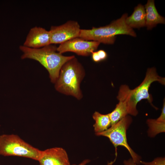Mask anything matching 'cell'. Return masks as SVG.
Returning <instances> with one entry per match:
<instances>
[{
  "instance_id": "obj_1",
  "label": "cell",
  "mask_w": 165,
  "mask_h": 165,
  "mask_svg": "<svg viewBox=\"0 0 165 165\" xmlns=\"http://www.w3.org/2000/svg\"><path fill=\"white\" fill-rule=\"evenodd\" d=\"M57 48L52 44L38 49L31 48L23 45L19 47L23 53L21 58L32 59L38 62L48 71L53 83L57 80L62 66L75 57L64 56L57 52Z\"/></svg>"
},
{
  "instance_id": "obj_2",
  "label": "cell",
  "mask_w": 165,
  "mask_h": 165,
  "mask_svg": "<svg viewBox=\"0 0 165 165\" xmlns=\"http://www.w3.org/2000/svg\"><path fill=\"white\" fill-rule=\"evenodd\" d=\"M85 75L82 65L75 57L61 68L59 77L55 83L56 90L64 94L81 99L82 94L80 85Z\"/></svg>"
},
{
  "instance_id": "obj_3",
  "label": "cell",
  "mask_w": 165,
  "mask_h": 165,
  "mask_svg": "<svg viewBox=\"0 0 165 165\" xmlns=\"http://www.w3.org/2000/svg\"><path fill=\"white\" fill-rule=\"evenodd\" d=\"M155 81H158L163 85L165 84V78L159 76L156 69L152 68L148 69L144 80L135 89L131 90L126 85L121 86L118 95L126 101L128 114L136 116L138 114L137 104L143 99H147L152 105V98L149 93V90L151 84Z\"/></svg>"
},
{
  "instance_id": "obj_4",
  "label": "cell",
  "mask_w": 165,
  "mask_h": 165,
  "mask_svg": "<svg viewBox=\"0 0 165 165\" xmlns=\"http://www.w3.org/2000/svg\"><path fill=\"white\" fill-rule=\"evenodd\" d=\"M127 14L113 21L110 24L99 28L93 27L90 29H81L79 37L88 41H97L105 44L114 43L116 35H127L136 37V35L132 28L126 23Z\"/></svg>"
},
{
  "instance_id": "obj_5",
  "label": "cell",
  "mask_w": 165,
  "mask_h": 165,
  "mask_svg": "<svg viewBox=\"0 0 165 165\" xmlns=\"http://www.w3.org/2000/svg\"><path fill=\"white\" fill-rule=\"evenodd\" d=\"M42 150L27 143L14 134L0 135V155L16 156L38 161Z\"/></svg>"
},
{
  "instance_id": "obj_6",
  "label": "cell",
  "mask_w": 165,
  "mask_h": 165,
  "mask_svg": "<svg viewBox=\"0 0 165 165\" xmlns=\"http://www.w3.org/2000/svg\"><path fill=\"white\" fill-rule=\"evenodd\" d=\"M132 121L131 117L127 116L106 130L95 133V134L97 136H103L109 138L115 148L116 158L115 161L117 156V147L121 146L125 147L128 150L132 159L138 165L140 164L141 157L130 147L127 143V130Z\"/></svg>"
},
{
  "instance_id": "obj_7",
  "label": "cell",
  "mask_w": 165,
  "mask_h": 165,
  "mask_svg": "<svg viewBox=\"0 0 165 165\" xmlns=\"http://www.w3.org/2000/svg\"><path fill=\"white\" fill-rule=\"evenodd\" d=\"M100 43L98 42L87 40L77 37L60 44L57 47V50L61 54L71 52L78 55L88 56L97 50Z\"/></svg>"
},
{
  "instance_id": "obj_8",
  "label": "cell",
  "mask_w": 165,
  "mask_h": 165,
  "mask_svg": "<svg viewBox=\"0 0 165 165\" xmlns=\"http://www.w3.org/2000/svg\"><path fill=\"white\" fill-rule=\"evenodd\" d=\"M81 30L78 23L74 20H69L59 26H52L49 31L51 44H60L79 37Z\"/></svg>"
},
{
  "instance_id": "obj_9",
  "label": "cell",
  "mask_w": 165,
  "mask_h": 165,
  "mask_svg": "<svg viewBox=\"0 0 165 165\" xmlns=\"http://www.w3.org/2000/svg\"><path fill=\"white\" fill-rule=\"evenodd\" d=\"M38 161L39 165H71L66 151L59 147L42 151Z\"/></svg>"
},
{
  "instance_id": "obj_10",
  "label": "cell",
  "mask_w": 165,
  "mask_h": 165,
  "mask_svg": "<svg viewBox=\"0 0 165 165\" xmlns=\"http://www.w3.org/2000/svg\"><path fill=\"white\" fill-rule=\"evenodd\" d=\"M50 44L51 39L49 31L35 27L30 30L23 46L31 48L38 49Z\"/></svg>"
},
{
  "instance_id": "obj_11",
  "label": "cell",
  "mask_w": 165,
  "mask_h": 165,
  "mask_svg": "<svg viewBox=\"0 0 165 165\" xmlns=\"http://www.w3.org/2000/svg\"><path fill=\"white\" fill-rule=\"evenodd\" d=\"M145 8L146 16L145 26L148 29H151L158 24H165V18L158 12L154 0H148Z\"/></svg>"
},
{
  "instance_id": "obj_12",
  "label": "cell",
  "mask_w": 165,
  "mask_h": 165,
  "mask_svg": "<svg viewBox=\"0 0 165 165\" xmlns=\"http://www.w3.org/2000/svg\"><path fill=\"white\" fill-rule=\"evenodd\" d=\"M145 7L139 4L135 8L132 15L127 17L126 23L132 28H139L145 26Z\"/></svg>"
},
{
  "instance_id": "obj_13",
  "label": "cell",
  "mask_w": 165,
  "mask_h": 165,
  "mask_svg": "<svg viewBox=\"0 0 165 165\" xmlns=\"http://www.w3.org/2000/svg\"><path fill=\"white\" fill-rule=\"evenodd\" d=\"M119 100L114 109L108 115L111 121V126L116 124L128 114L126 101L122 97L118 95Z\"/></svg>"
},
{
  "instance_id": "obj_14",
  "label": "cell",
  "mask_w": 165,
  "mask_h": 165,
  "mask_svg": "<svg viewBox=\"0 0 165 165\" xmlns=\"http://www.w3.org/2000/svg\"><path fill=\"white\" fill-rule=\"evenodd\" d=\"M92 117L95 121L93 127L95 133L104 131L111 126V121L108 114H102L95 111Z\"/></svg>"
},
{
  "instance_id": "obj_15",
  "label": "cell",
  "mask_w": 165,
  "mask_h": 165,
  "mask_svg": "<svg viewBox=\"0 0 165 165\" xmlns=\"http://www.w3.org/2000/svg\"><path fill=\"white\" fill-rule=\"evenodd\" d=\"M148 126V133L151 137L157 134L165 132V119L159 117L156 119H148L147 121Z\"/></svg>"
},
{
  "instance_id": "obj_16",
  "label": "cell",
  "mask_w": 165,
  "mask_h": 165,
  "mask_svg": "<svg viewBox=\"0 0 165 165\" xmlns=\"http://www.w3.org/2000/svg\"><path fill=\"white\" fill-rule=\"evenodd\" d=\"M140 163L144 165H165V158L164 157H158L150 162L141 160Z\"/></svg>"
},
{
  "instance_id": "obj_17",
  "label": "cell",
  "mask_w": 165,
  "mask_h": 165,
  "mask_svg": "<svg viewBox=\"0 0 165 165\" xmlns=\"http://www.w3.org/2000/svg\"><path fill=\"white\" fill-rule=\"evenodd\" d=\"M101 61L105 60L107 57V53L103 50H99L97 51Z\"/></svg>"
},
{
  "instance_id": "obj_18",
  "label": "cell",
  "mask_w": 165,
  "mask_h": 165,
  "mask_svg": "<svg viewBox=\"0 0 165 165\" xmlns=\"http://www.w3.org/2000/svg\"><path fill=\"white\" fill-rule=\"evenodd\" d=\"M91 55L92 60L96 62H98L101 61L97 51H95L93 52Z\"/></svg>"
},
{
  "instance_id": "obj_19",
  "label": "cell",
  "mask_w": 165,
  "mask_h": 165,
  "mask_svg": "<svg viewBox=\"0 0 165 165\" xmlns=\"http://www.w3.org/2000/svg\"><path fill=\"white\" fill-rule=\"evenodd\" d=\"M124 165H137L132 158L129 159L127 160H124L123 161Z\"/></svg>"
},
{
  "instance_id": "obj_20",
  "label": "cell",
  "mask_w": 165,
  "mask_h": 165,
  "mask_svg": "<svg viewBox=\"0 0 165 165\" xmlns=\"http://www.w3.org/2000/svg\"><path fill=\"white\" fill-rule=\"evenodd\" d=\"M90 161V160L89 159L85 160L78 165H86V164L89 163ZM72 165H77L75 164H73Z\"/></svg>"
},
{
  "instance_id": "obj_21",
  "label": "cell",
  "mask_w": 165,
  "mask_h": 165,
  "mask_svg": "<svg viewBox=\"0 0 165 165\" xmlns=\"http://www.w3.org/2000/svg\"><path fill=\"white\" fill-rule=\"evenodd\" d=\"M0 165H1V164H0Z\"/></svg>"
}]
</instances>
